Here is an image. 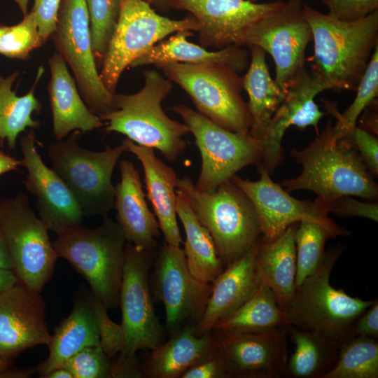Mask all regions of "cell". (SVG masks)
Wrapping results in <instances>:
<instances>
[{
  "label": "cell",
  "instance_id": "obj_1",
  "mask_svg": "<svg viewBox=\"0 0 378 378\" xmlns=\"http://www.w3.org/2000/svg\"><path fill=\"white\" fill-rule=\"evenodd\" d=\"M332 126L328 120L308 146L290 150V155L302 165V171L297 177L283 181L281 186L288 192L312 191L327 202L346 195L374 201L378 197V186L373 175L353 145L351 136L336 138Z\"/></svg>",
  "mask_w": 378,
  "mask_h": 378
},
{
  "label": "cell",
  "instance_id": "obj_2",
  "mask_svg": "<svg viewBox=\"0 0 378 378\" xmlns=\"http://www.w3.org/2000/svg\"><path fill=\"white\" fill-rule=\"evenodd\" d=\"M314 41L313 73L326 90L356 91L378 45V10L346 22L308 5L302 7Z\"/></svg>",
  "mask_w": 378,
  "mask_h": 378
},
{
  "label": "cell",
  "instance_id": "obj_3",
  "mask_svg": "<svg viewBox=\"0 0 378 378\" xmlns=\"http://www.w3.org/2000/svg\"><path fill=\"white\" fill-rule=\"evenodd\" d=\"M144 84L136 93L115 94L113 108L101 115L107 132H117L134 143L156 149L169 162L176 161L186 148V124L169 118L162 106L172 83L155 70L144 71Z\"/></svg>",
  "mask_w": 378,
  "mask_h": 378
},
{
  "label": "cell",
  "instance_id": "obj_4",
  "mask_svg": "<svg viewBox=\"0 0 378 378\" xmlns=\"http://www.w3.org/2000/svg\"><path fill=\"white\" fill-rule=\"evenodd\" d=\"M342 246L325 253L316 270L296 288L286 312L290 325L314 334L339 349L354 336L358 318L374 300L352 297L330 283Z\"/></svg>",
  "mask_w": 378,
  "mask_h": 378
},
{
  "label": "cell",
  "instance_id": "obj_5",
  "mask_svg": "<svg viewBox=\"0 0 378 378\" xmlns=\"http://www.w3.org/2000/svg\"><path fill=\"white\" fill-rule=\"evenodd\" d=\"M176 189L211 234L224 269L260 241L262 232L255 208L231 180L213 192H204L196 188L190 176H183L178 178Z\"/></svg>",
  "mask_w": 378,
  "mask_h": 378
},
{
  "label": "cell",
  "instance_id": "obj_6",
  "mask_svg": "<svg viewBox=\"0 0 378 378\" xmlns=\"http://www.w3.org/2000/svg\"><path fill=\"white\" fill-rule=\"evenodd\" d=\"M102 218L96 228L81 226L58 234L52 245L106 308L113 309L119 306L126 239L117 222L108 216Z\"/></svg>",
  "mask_w": 378,
  "mask_h": 378
},
{
  "label": "cell",
  "instance_id": "obj_7",
  "mask_svg": "<svg viewBox=\"0 0 378 378\" xmlns=\"http://www.w3.org/2000/svg\"><path fill=\"white\" fill-rule=\"evenodd\" d=\"M190 97L197 111L233 132L246 134L251 126L241 96L242 78L225 62L167 63L157 66Z\"/></svg>",
  "mask_w": 378,
  "mask_h": 378
},
{
  "label": "cell",
  "instance_id": "obj_8",
  "mask_svg": "<svg viewBox=\"0 0 378 378\" xmlns=\"http://www.w3.org/2000/svg\"><path fill=\"white\" fill-rule=\"evenodd\" d=\"M74 131L66 139L51 144L47 155L51 168L67 185L85 216H108L113 209L115 188L111 178L125 144L102 151L85 149L78 143L81 135Z\"/></svg>",
  "mask_w": 378,
  "mask_h": 378
},
{
  "label": "cell",
  "instance_id": "obj_9",
  "mask_svg": "<svg viewBox=\"0 0 378 378\" xmlns=\"http://www.w3.org/2000/svg\"><path fill=\"white\" fill-rule=\"evenodd\" d=\"M0 227L19 283L41 293L59 257L48 227L36 215L25 194L0 200Z\"/></svg>",
  "mask_w": 378,
  "mask_h": 378
},
{
  "label": "cell",
  "instance_id": "obj_10",
  "mask_svg": "<svg viewBox=\"0 0 378 378\" xmlns=\"http://www.w3.org/2000/svg\"><path fill=\"white\" fill-rule=\"evenodd\" d=\"M182 30H198V22L192 15L172 20L158 14L144 0H121L118 20L99 73L106 88L115 94L127 66L164 38Z\"/></svg>",
  "mask_w": 378,
  "mask_h": 378
},
{
  "label": "cell",
  "instance_id": "obj_11",
  "mask_svg": "<svg viewBox=\"0 0 378 378\" xmlns=\"http://www.w3.org/2000/svg\"><path fill=\"white\" fill-rule=\"evenodd\" d=\"M171 109L187 125L200 153L201 169L195 184L198 190L213 192L242 168L260 163V142L249 132L227 130L183 104Z\"/></svg>",
  "mask_w": 378,
  "mask_h": 378
},
{
  "label": "cell",
  "instance_id": "obj_12",
  "mask_svg": "<svg viewBox=\"0 0 378 378\" xmlns=\"http://www.w3.org/2000/svg\"><path fill=\"white\" fill-rule=\"evenodd\" d=\"M157 249L125 244L119 298L125 344L118 358H136L138 351H152L163 342L164 330L155 312L149 281Z\"/></svg>",
  "mask_w": 378,
  "mask_h": 378
},
{
  "label": "cell",
  "instance_id": "obj_13",
  "mask_svg": "<svg viewBox=\"0 0 378 378\" xmlns=\"http://www.w3.org/2000/svg\"><path fill=\"white\" fill-rule=\"evenodd\" d=\"M51 36L88 108L98 116L112 110L114 94L106 88L97 69L86 0H62Z\"/></svg>",
  "mask_w": 378,
  "mask_h": 378
},
{
  "label": "cell",
  "instance_id": "obj_14",
  "mask_svg": "<svg viewBox=\"0 0 378 378\" xmlns=\"http://www.w3.org/2000/svg\"><path fill=\"white\" fill-rule=\"evenodd\" d=\"M153 291L165 309L166 328L172 335L201 319L212 284L196 279L190 272L183 249L164 244L153 260Z\"/></svg>",
  "mask_w": 378,
  "mask_h": 378
},
{
  "label": "cell",
  "instance_id": "obj_15",
  "mask_svg": "<svg viewBox=\"0 0 378 378\" xmlns=\"http://www.w3.org/2000/svg\"><path fill=\"white\" fill-rule=\"evenodd\" d=\"M312 34L301 3L288 1L279 10L264 18L246 31L244 46H258L272 56L274 81L285 94L293 78L304 69L305 50Z\"/></svg>",
  "mask_w": 378,
  "mask_h": 378
},
{
  "label": "cell",
  "instance_id": "obj_16",
  "mask_svg": "<svg viewBox=\"0 0 378 378\" xmlns=\"http://www.w3.org/2000/svg\"><path fill=\"white\" fill-rule=\"evenodd\" d=\"M286 3L258 4L248 0H169L171 8L186 10L198 22V41L219 50L244 46L247 30Z\"/></svg>",
  "mask_w": 378,
  "mask_h": 378
},
{
  "label": "cell",
  "instance_id": "obj_17",
  "mask_svg": "<svg viewBox=\"0 0 378 378\" xmlns=\"http://www.w3.org/2000/svg\"><path fill=\"white\" fill-rule=\"evenodd\" d=\"M258 181L244 179L234 175L231 181L247 196L256 211L262 237L272 241L290 225L302 220H314L329 225H337L328 218L327 203L317 197L314 202L294 198L277 183L269 172L258 166Z\"/></svg>",
  "mask_w": 378,
  "mask_h": 378
},
{
  "label": "cell",
  "instance_id": "obj_18",
  "mask_svg": "<svg viewBox=\"0 0 378 378\" xmlns=\"http://www.w3.org/2000/svg\"><path fill=\"white\" fill-rule=\"evenodd\" d=\"M31 129L20 139L22 165L27 170V190L36 197L38 217L57 235L83 226L85 214L60 176L43 161Z\"/></svg>",
  "mask_w": 378,
  "mask_h": 378
},
{
  "label": "cell",
  "instance_id": "obj_19",
  "mask_svg": "<svg viewBox=\"0 0 378 378\" xmlns=\"http://www.w3.org/2000/svg\"><path fill=\"white\" fill-rule=\"evenodd\" d=\"M287 326L260 333L213 330L230 378L287 377Z\"/></svg>",
  "mask_w": 378,
  "mask_h": 378
},
{
  "label": "cell",
  "instance_id": "obj_20",
  "mask_svg": "<svg viewBox=\"0 0 378 378\" xmlns=\"http://www.w3.org/2000/svg\"><path fill=\"white\" fill-rule=\"evenodd\" d=\"M326 90L322 80L304 69L298 73L288 85L284 99L269 122L259 140L262 166L270 174L283 159L281 142L290 126L304 129L314 127L319 133L318 122L324 113L314 102L315 97Z\"/></svg>",
  "mask_w": 378,
  "mask_h": 378
},
{
  "label": "cell",
  "instance_id": "obj_21",
  "mask_svg": "<svg viewBox=\"0 0 378 378\" xmlns=\"http://www.w3.org/2000/svg\"><path fill=\"white\" fill-rule=\"evenodd\" d=\"M46 303L18 283L0 293V357L14 359L37 345H48Z\"/></svg>",
  "mask_w": 378,
  "mask_h": 378
},
{
  "label": "cell",
  "instance_id": "obj_22",
  "mask_svg": "<svg viewBox=\"0 0 378 378\" xmlns=\"http://www.w3.org/2000/svg\"><path fill=\"white\" fill-rule=\"evenodd\" d=\"M102 302L91 292L80 290L74 298L70 314L55 328L48 358L36 368L39 377L61 367L82 349L99 345V314Z\"/></svg>",
  "mask_w": 378,
  "mask_h": 378
},
{
  "label": "cell",
  "instance_id": "obj_23",
  "mask_svg": "<svg viewBox=\"0 0 378 378\" xmlns=\"http://www.w3.org/2000/svg\"><path fill=\"white\" fill-rule=\"evenodd\" d=\"M119 169L120 181L115 186L113 205L117 223L127 242L144 249L156 250L160 227L148 206L140 175L134 164L127 160L120 161Z\"/></svg>",
  "mask_w": 378,
  "mask_h": 378
},
{
  "label": "cell",
  "instance_id": "obj_24",
  "mask_svg": "<svg viewBox=\"0 0 378 378\" xmlns=\"http://www.w3.org/2000/svg\"><path fill=\"white\" fill-rule=\"evenodd\" d=\"M259 241L227 266L212 283L205 311L193 327L196 335L211 332L218 321L239 308L256 291L259 282L255 272V258Z\"/></svg>",
  "mask_w": 378,
  "mask_h": 378
},
{
  "label": "cell",
  "instance_id": "obj_25",
  "mask_svg": "<svg viewBox=\"0 0 378 378\" xmlns=\"http://www.w3.org/2000/svg\"><path fill=\"white\" fill-rule=\"evenodd\" d=\"M48 62L50 80L48 91L55 140L61 141L76 130L86 132L104 126L85 104L61 54L54 52Z\"/></svg>",
  "mask_w": 378,
  "mask_h": 378
},
{
  "label": "cell",
  "instance_id": "obj_26",
  "mask_svg": "<svg viewBox=\"0 0 378 378\" xmlns=\"http://www.w3.org/2000/svg\"><path fill=\"white\" fill-rule=\"evenodd\" d=\"M122 141L127 151L133 153L141 162L146 188L160 230L167 244L180 246L183 243L177 222L176 182L173 168L158 158L154 149L139 146L128 139Z\"/></svg>",
  "mask_w": 378,
  "mask_h": 378
},
{
  "label": "cell",
  "instance_id": "obj_27",
  "mask_svg": "<svg viewBox=\"0 0 378 378\" xmlns=\"http://www.w3.org/2000/svg\"><path fill=\"white\" fill-rule=\"evenodd\" d=\"M295 229L293 223L272 241L261 237L255 258L259 284L272 290L279 308L286 313L296 290Z\"/></svg>",
  "mask_w": 378,
  "mask_h": 378
},
{
  "label": "cell",
  "instance_id": "obj_28",
  "mask_svg": "<svg viewBox=\"0 0 378 378\" xmlns=\"http://www.w3.org/2000/svg\"><path fill=\"white\" fill-rule=\"evenodd\" d=\"M216 346L214 331L197 335L188 326L162 342L152 353L142 368L148 378H180L183 372L212 351Z\"/></svg>",
  "mask_w": 378,
  "mask_h": 378
},
{
  "label": "cell",
  "instance_id": "obj_29",
  "mask_svg": "<svg viewBox=\"0 0 378 378\" xmlns=\"http://www.w3.org/2000/svg\"><path fill=\"white\" fill-rule=\"evenodd\" d=\"M192 31L182 30L153 46L148 51L135 59L130 67L160 65L167 63L225 62L238 72L246 67L250 54L241 46H230L217 51H209L200 45L187 40Z\"/></svg>",
  "mask_w": 378,
  "mask_h": 378
},
{
  "label": "cell",
  "instance_id": "obj_30",
  "mask_svg": "<svg viewBox=\"0 0 378 378\" xmlns=\"http://www.w3.org/2000/svg\"><path fill=\"white\" fill-rule=\"evenodd\" d=\"M249 47L250 64L242 77V88L248 97L249 133L259 141L286 94L279 89L270 74L265 51L258 46Z\"/></svg>",
  "mask_w": 378,
  "mask_h": 378
},
{
  "label": "cell",
  "instance_id": "obj_31",
  "mask_svg": "<svg viewBox=\"0 0 378 378\" xmlns=\"http://www.w3.org/2000/svg\"><path fill=\"white\" fill-rule=\"evenodd\" d=\"M176 192L177 217L186 233L183 244L188 267L196 279L212 284L224 270L215 244L197 218L186 196L178 189Z\"/></svg>",
  "mask_w": 378,
  "mask_h": 378
},
{
  "label": "cell",
  "instance_id": "obj_32",
  "mask_svg": "<svg viewBox=\"0 0 378 378\" xmlns=\"http://www.w3.org/2000/svg\"><path fill=\"white\" fill-rule=\"evenodd\" d=\"M44 72L43 66L38 70L31 89L24 95L18 96L12 90L19 76L15 71L4 78L0 76V151L4 141L10 149H15L18 135L27 128H38L41 122L32 118L33 113H39L41 104L34 91Z\"/></svg>",
  "mask_w": 378,
  "mask_h": 378
},
{
  "label": "cell",
  "instance_id": "obj_33",
  "mask_svg": "<svg viewBox=\"0 0 378 378\" xmlns=\"http://www.w3.org/2000/svg\"><path fill=\"white\" fill-rule=\"evenodd\" d=\"M290 325L287 314L281 309L272 290L259 286L239 308L218 321L213 330L232 333H260Z\"/></svg>",
  "mask_w": 378,
  "mask_h": 378
},
{
  "label": "cell",
  "instance_id": "obj_34",
  "mask_svg": "<svg viewBox=\"0 0 378 378\" xmlns=\"http://www.w3.org/2000/svg\"><path fill=\"white\" fill-rule=\"evenodd\" d=\"M295 350L287 361V377L323 378L335 365L339 349L321 337L287 326Z\"/></svg>",
  "mask_w": 378,
  "mask_h": 378
},
{
  "label": "cell",
  "instance_id": "obj_35",
  "mask_svg": "<svg viewBox=\"0 0 378 378\" xmlns=\"http://www.w3.org/2000/svg\"><path fill=\"white\" fill-rule=\"evenodd\" d=\"M295 231L296 251L295 284L298 287L313 274L325 255L328 239L337 236H346L349 232L338 225H329L314 220H302Z\"/></svg>",
  "mask_w": 378,
  "mask_h": 378
},
{
  "label": "cell",
  "instance_id": "obj_36",
  "mask_svg": "<svg viewBox=\"0 0 378 378\" xmlns=\"http://www.w3.org/2000/svg\"><path fill=\"white\" fill-rule=\"evenodd\" d=\"M377 340L353 337L340 348L335 367L323 378H377Z\"/></svg>",
  "mask_w": 378,
  "mask_h": 378
},
{
  "label": "cell",
  "instance_id": "obj_37",
  "mask_svg": "<svg viewBox=\"0 0 378 378\" xmlns=\"http://www.w3.org/2000/svg\"><path fill=\"white\" fill-rule=\"evenodd\" d=\"M352 104L342 114L334 111L337 122L332 127L336 138L350 136L356 122L364 110L368 107L378 94V45L375 47L365 71L356 89Z\"/></svg>",
  "mask_w": 378,
  "mask_h": 378
},
{
  "label": "cell",
  "instance_id": "obj_38",
  "mask_svg": "<svg viewBox=\"0 0 378 378\" xmlns=\"http://www.w3.org/2000/svg\"><path fill=\"white\" fill-rule=\"evenodd\" d=\"M86 4L92 49L97 64L101 66L118 20L121 0H86Z\"/></svg>",
  "mask_w": 378,
  "mask_h": 378
},
{
  "label": "cell",
  "instance_id": "obj_39",
  "mask_svg": "<svg viewBox=\"0 0 378 378\" xmlns=\"http://www.w3.org/2000/svg\"><path fill=\"white\" fill-rule=\"evenodd\" d=\"M44 43L33 15L28 13L19 23L7 26L0 39V54L12 59H27Z\"/></svg>",
  "mask_w": 378,
  "mask_h": 378
},
{
  "label": "cell",
  "instance_id": "obj_40",
  "mask_svg": "<svg viewBox=\"0 0 378 378\" xmlns=\"http://www.w3.org/2000/svg\"><path fill=\"white\" fill-rule=\"evenodd\" d=\"M61 367L67 369L74 378H110L112 362L98 345L82 349Z\"/></svg>",
  "mask_w": 378,
  "mask_h": 378
},
{
  "label": "cell",
  "instance_id": "obj_41",
  "mask_svg": "<svg viewBox=\"0 0 378 378\" xmlns=\"http://www.w3.org/2000/svg\"><path fill=\"white\" fill-rule=\"evenodd\" d=\"M328 15L340 20H360L378 10V0H322Z\"/></svg>",
  "mask_w": 378,
  "mask_h": 378
},
{
  "label": "cell",
  "instance_id": "obj_42",
  "mask_svg": "<svg viewBox=\"0 0 378 378\" xmlns=\"http://www.w3.org/2000/svg\"><path fill=\"white\" fill-rule=\"evenodd\" d=\"M326 202L329 213L339 217H360L376 223L378 221V204L374 201H360L346 195Z\"/></svg>",
  "mask_w": 378,
  "mask_h": 378
},
{
  "label": "cell",
  "instance_id": "obj_43",
  "mask_svg": "<svg viewBox=\"0 0 378 378\" xmlns=\"http://www.w3.org/2000/svg\"><path fill=\"white\" fill-rule=\"evenodd\" d=\"M108 309L102 303L99 314V345L109 358H113L124 347L125 337L121 324L113 322L108 316Z\"/></svg>",
  "mask_w": 378,
  "mask_h": 378
},
{
  "label": "cell",
  "instance_id": "obj_44",
  "mask_svg": "<svg viewBox=\"0 0 378 378\" xmlns=\"http://www.w3.org/2000/svg\"><path fill=\"white\" fill-rule=\"evenodd\" d=\"M180 378H230L226 365L216 348L188 368Z\"/></svg>",
  "mask_w": 378,
  "mask_h": 378
},
{
  "label": "cell",
  "instance_id": "obj_45",
  "mask_svg": "<svg viewBox=\"0 0 378 378\" xmlns=\"http://www.w3.org/2000/svg\"><path fill=\"white\" fill-rule=\"evenodd\" d=\"M351 139L363 161L373 176L378 174V139L372 133L356 126Z\"/></svg>",
  "mask_w": 378,
  "mask_h": 378
},
{
  "label": "cell",
  "instance_id": "obj_46",
  "mask_svg": "<svg viewBox=\"0 0 378 378\" xmlns=\"http://www.w3.org/2000/svg\"><path fill=\"white\" fill-rule=\"evenodd\" d=\"M62 0H34L31 13L46 42L56 29L57 13Z\"/></svg>",
  "mask_w": 378,
  "mask_h": 378
},
{
  "label": "cell",
  "instance_id": "obj_47",
  "mask_svg": "<svg viewBox=\"0 0 378 378\" xmlns=\"http://www.w3.org/2000/svg\"><path fill=\"white\" fill-rule=\"evenodd\" d=\"M354 337L378 338V302L374 300L373 304L367 309L358 318L354 329Z\"/></svg>",
  "mask_w": 378,
  "mask_h": 378
},
{
  "label": "cell",
  "instance_id": "obj_48",
  "mask_svg": "<svg viewBox=\"0 0 378 378\" xmlns=\"http://www.w3.org/2000/svg\"><path fill=\"white\" fill-rule=\"evenodd\" d=\"M36 371V368H7L0 371V378H28Z\"/></svg>",
  "mask_w": 378,
  "mask_h": 378
},
{
  "label": "cell",
  "instance_id": "obj_49",
  "mask_svg": "<svg viewBox=\"0 0 378 378\" xmlns=\"http://www.w3.org/2000/svg\"><path fill=\"white\" fill-rule=\"evenodd\" d=\"M22 165L19 160L5 153L0 151V176L7 172L18 170V167Z\"/></svg>",
  "mask_w": 378,
  "mask_h": 378
},
{
  "label": "cell",
  "instance_id": "obj_50",
  "mask_svg": "<svg viewBox=\"0 0 378 378\" xmlns=\"http://www.w3.org/2000/svg\"><path fill=\"white\" fill-rule=\"evenodd\" d=\"M18 283V279L12 270L0 268V293L10 288Z\"/></svg>",
  "mask_w": 378,
  "mask_h": 378
},
{
  "label": "cell",
  "instance_id": "obj_51",
  "mask_svg": "<svg viewBox=\"0 0 378 378\" xmlns=\"http://www.w3.org/2000/svg\"><path fill=\"white\" fill-rule=\"evenodd\" d=\"M0 268L12 270V263L5 239L0 227Z\"/></svg>",
  "mask_w": 378,
  "mask_h": 378
},
{
  "label": "cell",
  "instance_id": "obj_52",
  "mask_svg": "<svg viewBox=\"0 0 378 378\" xmlns=\"http://www.w3.org/2000/svg\"><path fill=\"white\" fill-rule=\"evenodd\" d=\"M43 378H74L72 374L65 368H57L43 376Z\"/></svg>",
  "mask_w": 378,
  "mask_h": 378
},
{
  "label": "cell",
  "instance_id": "obj_53",
  "mask_svg": "<svg viewBox=\"0 0 378 378\" xmlns=\"http://www.w3.org/2000/svg\"><path fill=\"white\" fill-rule=\"evenodd\" d=\"M151 6L155 7L160 11H167L171 8L169 0H144Z\"/></svg>",
  "mask_w": 378,
  "mask_h": 378
},
{
  "label": "cell",
  "instance_id": "obj_54",
  "mask_svg": "<svg viewBox=\"0 0 378 378\" xmlns=\"http://www.w3.org/2000/svg\"><path fill=\"white\" fill-rule=\"evenodd\" d=\"M18 6L22 13L25 15L28 13V4L30 0H13Z\"/></svg>",
  "mask_w": 378,
  "mask_h": 378
},
{
  "label": "cell",
  "instance_id": "obj_55",
  "mask_svg": "<svg viewBox=\"0 0 378 378\" xmlns=\"http://www.w3.org/2000/svg\"><path fill=\"white\" fill-rule=\"evenodd\" d=\"M13 359L0 357V371L13 365Z\"/></svg>",
  "mask_w": 378,
  "mask_h": 378
},
{
  "label": "cell",
  "instance_id": "obj_56",
  "mask_svg": "<svg viewBox=\"0 0 378 378\" xmlns=\"http://www.w3.org/2000/svg\"><path fill=\"white\" fill-rule=\"evenodd\" d=\"M6 27H7V26H6V25H0V39H1V37L2 34L5 31Z\"/></svg>",
  "mask_w": 378,
  "mask_h": 378
},
{
  "label": "cell",
  "instance_id": "obj_57",
  "mask_svg": "<svg viewBox=\"0 0 378 378\" xmlns=\"http://www.w3.org/2000/svg\"><path fill=\"white\" fill-rule=\"evenodd\" d=\"M252 2H256L258 0H248ZM290 2H297V3H301L302 0H288Z\"/></svg>",
  "mask_w": 378,
  "mask_h": 378
}]
</instances>
